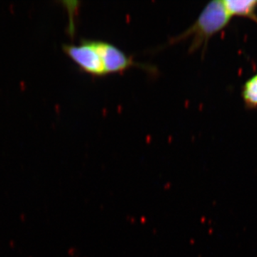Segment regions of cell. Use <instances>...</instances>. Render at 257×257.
<instances>
[{"label": "cell", "mask_w": 257, "mask_h": 257, "mask_svg": "<svg viewBox=\"0 0 257 257\" xmlns=\"http://www.w3.org/2000/svg\"><path fill=\"white\" fill-rule=\"evenodd\" d=\"M92 42L102 60L106 75L121 73L133 67H140L148 72L155 71L154 67L135 62L131 57H128L123 51L109 42L96 40H92Z\"/></svg>", "instance_id": "obj_3"}, {"label": "cell", "mask_w": 257, "mask_h": 257, "mask_svg": "<svg viewBox=\"0 0 257 257\" xmlns=\"http://www.w3.org/2000/svg\"><path fill=\"white\" fill-rule=\"evenodd\" d=\"M223 3L231 18L241 17L257 21V0H224Z\"/></svg>", "instance_id": "obj_4"}, {"label": "cell", "mask_w": 257, "mask_h": 257, "mask_svg": "<svg viewBox=\"0 0 257 257\" xmlns=\"http://www.w3.org/2000/svg\"><path fill=\"white\" fill-rule=\"evenodd\" d=\"M62 49L83 72L94 77L106 75L102 60L94 48L92 40L84 39L78 45H64Z\"/></svg>", "instance_id": "obj_2"}, {"label": "cell", "mask_w": 257, "mask_h": 257, "mask_svg": "<svg viewBox=\"0 0 257 257\" xmlns=\"http://www.w3.org/2000/svg\"><path fill=\"white\" fill-rule=\"evenodd\" d=\"M231 17L228 14L223 1L209 2L190 28L178 36L171 39L169 45L192 38L189 52H195L200 48L205 49L209 40L224 30L229 25Z\"/></svg>", "instance_id": "obj_1"}, {"label": "cell", "mask_w": 257, "mask_h": 257, "mask_svg": "<svg viewBox=\"0 0 257 257\" xmlns=\"http://www.w3.org/2000/svg\"><path fill=\"white\" fill-rule=\"evenodd\" d=\"M241 96L246 107L257 108V74L244 83L241 90Z\"/></svg>", "instance_id": "obj_5"}]
</instances>
